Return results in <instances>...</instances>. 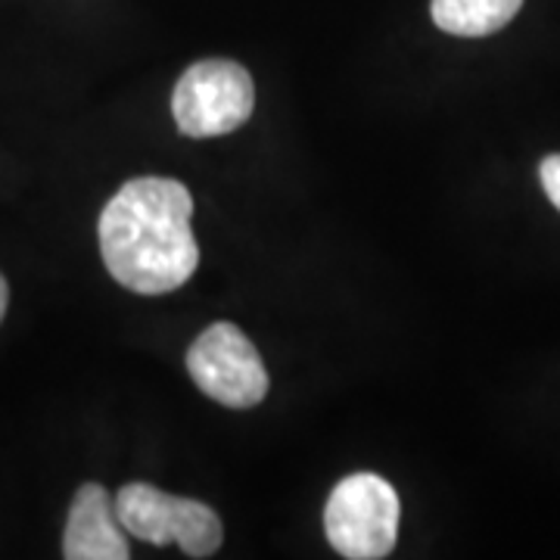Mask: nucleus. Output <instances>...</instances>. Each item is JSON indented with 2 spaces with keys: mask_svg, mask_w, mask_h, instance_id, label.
<instances>
[{
  "mask_svg": "<svg viewBox=\"0 0 560 560\" xmlns=\"http://www.w3.org/2000/svg\"><path fill=\"white\" fill-rule=\"evenodd\" d=\"M194 197L172 178H135L101 215L103 265L125 290L162 296L184 287L200 265L190 228Z\"/></svg>",
  "mask_w": 560,
  "mask_h": 560,
  "instance_id": "1",
  "label": "nucleus"
},
{
  "mask_svg": "<svg viewBox=\"0 0 560 560\" xmlns=\"http://www.w3.org/2000/svg\"><path fill=\"white\" fill-rule=\"evenodd\" d=\"M401 504L381 474H349L334 486L324 508V533L349 560L386 558L399 539Z\"/></svg>",
  "mask_w": 560,
  "mask_h": 560,
  "instance_id": "2",
  "label": "nucleus"
},
{
  "mask_svg": "<svg viewBox=\"0 0 560 560\" xmlns=\"http://www.w3.org/2000/svg\"><path fill=\"white\" fill-rule=\"evenodd\" d=\"M116 514L125 533L150 545H180L187 558H212L221 548V517L197 499L168 495L150 482H128L116 495Z\"/></svg>",
  "mask_w": 560,
  "mask_h": 560,
  "instance_id": "3",
  "label": "nucleus"
},
{
  "mask_svg": "<svg viewBox=\"0 0 560 560\" xmlns=\"http://www.w3.org/2000/svg\"><path fill=\"white\" fill-rule=\"evenodd\" d=\"M256 84L241 62H194L172 94V113L180 135L187 138H221L237 131L253 116Z\"/></svg>",
  "mask_w": 560,
  "mask_h": 560,
  "instance_id": "4",
  "label": "nucleus"
},
{
  "mask_svg": "<svg viewBox=\"0 0 560 560\" xmlns=\"http://www.w3.org/2000/svg\"><path fill=\"white\" fill-rule=\"evenodd\" d=\"M187 374L197 389L228 408H253L268 393L259 349L231 320H215L197 337L187 352Z\"/></svg>",
  "mask_w": 560,
  "mask_h": 560,
  "instance_id": "5",
  "label": "nucleus"
},
{
  "mask_svg": "<svg viewBox=\"0 0 560 560\" xmlns=\"http://www.w3.org/2000/svg\"><path fill=\"white\" fill-rule=\"evenodd\" d=\"M62 558L66 560H128L131 548L125 539V526L116 514V499L101 482H84L62 533Z\"/></svg>",
  "mask_w": 560,
  "mask_h": 560,
  "instance_id": "6",
  "label": "nucleus"
},
{
  "mask_svg": "<svg viewBox=\"0 0 560 560\" xmlns=\"http://www.w3.org/2000/svg\"><path fill=\"white\" fill-rule=\"evenodd\" d=\"M523 0H433L430 16L436 28L458 38H486L501 32L521 13Z\"/></svg>",
  "mask_w": 560,
  "mask_h": 560,
  "instance_id": "7",
  "label": "nucleus"
},
{
  "mask_svg": "<svg viewBox=\"0 0 560 560\" xmlns=\"http://www.w3.org/2000/svg\"><path fill=\"white\" fill-rule=\"evenodd\" d=\"M539 178H541V187H545V194H548V200L555 202L560 212V153L541 160Z\"/></svg>",
  "mask_w": 560,
  "mask_h": 560,
  "instance_id": "8",
  "label": "nucleus"
},
{
  "mask_svg": "<svg viewBox=\"0 0 560 560\" xmlns=\"http://www.w3.org/2000/svg\"><path fill=\"white\" fill-rule=\"evenodd\" d=\"M7 302H10V287H7V280L0 275V320L7 315Z\"/></svg>",
  "mask_w": 560,
  "mask_h": 560,
  "instance_id": "9",
  "label": "nucleus"
}]
</instances>
